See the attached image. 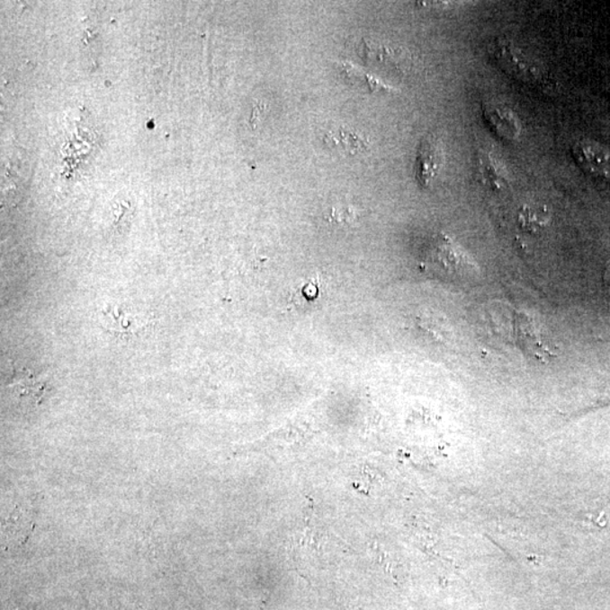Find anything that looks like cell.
<instances>
[{
    "label": "cell",
    "instance_id": "cell-1",
    "mask_svg": "<svg viewBox=\"0 0 610 610\" xmlns=\"http://www.w3.org/2000/svg\"><path fill=\"white\" fill-rule=\"evenodd\" d=\"M339 541L324 527L315 514L304 516L291 537L292 560L299 568L318 567L336 559Z\"/></svg>",
    "mask_w": 610,
    "mask_h": 610
},
{
    "label": "cell",
    "instance_id": "cell-2",
    "mask_svg": "<svg viewBox=\"0 0 610 610\" xmlns=\"http://www.w3.org/2000/svg\"><path fill=\"white\" fill-rule=\"evenodd\" d=\"M489 52L499 67L518 81L541 85L548 77L542 66L510 40L498 39Z\"/></svg>",
    "mask_w": 610,
    "mask_h": 610
},
{
    "label": "cell",
    "instance_id": "cell-3",
    "mask_svg": "<svg viewBox=\"0 0 610 610\" xmlns=\"http://www.w3.org/2000/svg\"><path fill=\"white\" fill-rule=\"evenodd\" d=\"M431 263L451 276H477V267L470 257L451 238L441 236L432 247Z\"/></svg>",
    "mask_w": 610,
    "mask_h": 610
},
{
    "label": "cell",
    "instance_id": "cell-4",
    "mask_svg": "<svg viewBox=\"0 0 610 610\" xmlns=\"http://www.w3.org/2000/svg\"><path fill=\"white\" fill-rule=\"evenodd\" d=\"M577 165L591 178L610 189V150L598 141L583 139L573 146Z\"/></svg>",
    "mask_w": 610,
    "mask_h": 610
},
{
    "label": "cell",
    "instance_id": "cell-5",
    "mask_svg": "<svg viewBox=\"0 0 610 610\" xmlns=\"http://www.w3.org/2000/svg\"><path fill=\"white\" fill-rule=\"evenodd\" d=\"M444 165V146L435 136H426L419 144L415 174L423 188L431 187L439 178Z\"/></svg>",
    "mask_w": 610,
    "mask_h": 610
},
{
    "label": "cell",
    "instance_id": "cell-6",
    "mask_svg": "<svg viewBox=\"0 0 610 610\" xmlns=\"http://www.w3.org/2000/svg\"><path fill=\"white\" fill-rule=\"evenodd\" d=\"M484 118L494 131L506 140H516L521 134L518 116L507 105L489 102L483 105Z\"/></svg>",
    "mask_w": 610,
    "mask_h": 610
},
{
    "label": "cell",
    "instance_id": "cell-7",
    "mask_svg": "<svg viewBox=\"0 0 610 610\" xmlns=\"http://www.w3.org/2000/svg\"><path fill=\"white\" fill-rule=\"evenodd\" d=\"M290 426L267 436L266 439L260 441L256 445V450L280 451L303 444L308 439L309 431L305 426Z\"/></svg>",
    "mask_w": 610,
    "mask_h": 610
},
{
    "label": "cell",
    "instance_id": "cell-8",
    "mask_svg": "<svg viewBox=\"0 0 610 610\" xmlns=\"http://www.w3.org/2000/svg\"><path fill=\"white\" fill-rule=\"evenodd\" d=\"M480 166L485 183L495 192H503L510 185V178H508L506 167L492 154L486 153L481 156Z\"/></svg>",
    "mask_w": 610,
    "mask_h": 610
},
{
    "label": "cell",
    "instance_id": "cell-9",
    "mask_svg": "<svg viewBox=\"0 0 610 610\" xmlns=\"http://www.w3.org/2000/svg\"><path fill=\"white\" fill-rule=\"evenodd\" d=\"M516 220L525 232L538 234L550 225L551 214L546 206L534 203L521 207Z\"/></svg>",
    "mask_w": 610,
    "mask_h": 610
},
{
    "label": "cell",
    "instance_id": "cell-10",
    "mask_svg": "<svg viewBox=\"0 0 610 610\" xmlns=\"http://www.w3.org/2000/svg\"><path fill=\"white\" fill-rule=\"evenodd\" d=\"M605 282H606V284H607L609 289H610V263L607 265V267H606Z\"/></svg>",
    "mask_w": 610,
    "mask_h": 610
}]
</instances>
